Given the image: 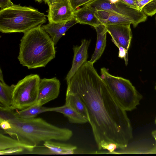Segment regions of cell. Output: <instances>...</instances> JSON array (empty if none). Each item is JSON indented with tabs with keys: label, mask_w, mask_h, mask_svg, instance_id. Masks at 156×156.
I'll return each instance as SVG.
<instances>
[{
	"label": "cell",
	"mask_w": 156,
	"mask_h": 156,
	"mask_svg": "<svg viewBox=\"0 0 156 156\" xmlns=\"http://www.w3.org/2000/svg\"><path fill=\"white\" fill-rule=\"evenodd\" d=\"M46 16L32 7L14 4L0 10V31L5 33H24L45 23Z\"/></svg>",
	"instance_id": "4"
},
{
	"label": "cell",
	"mask_w": 156,
	"mask_h": 156,
	"mask_svg": "<svg viewBox=\"0 0 156 156\" xmlns=\"http://www.w3.org/2000/svg\"><path fill=\"white\" fill-rule=\"evenodd\" d=\"M47 112L60 113L68 119L70 122L77 124H83L88 122V120L70 106L65 105L55 107H48Z\"/></svg>",
	"instance_id": "16"
},
{
	"label": "cell",
	"mask_w": 156,
	"mask_h": 156,
	"mask_svg": "<svg viewBox=\"0 0 156 156\" xmlns=\"http://www.w3.org/2000/svg\"><path fill=\"white\" fill-rule=\"evenodd\" d=\"M95 12L90 6L85 5L74 11L73 16L78 23L89 25L94 28L101 24L95 16Z\"/></svg>",
	"instance_id": "13"
},
{
	"label": "cell",
	"mask_w": 156,
	"mask_h": 156,
	"mask_svg": "<svg viewBox=\"0 0 156 156\" xmlns=\"http://www.w3.org/2000/svg\"><path fill=\"white\" fill-rule=\"evenodd\" d=\"M78 23L77 21L74 17L71 20L65 23H49L47 24L41 25V27L49 35L55 46L61 37L65 34L68 30Z\"/></svg>",
	"instance_id": "12"
},
{
	"label": "cell",
	"mask_w": 156,
	"mask_h": 156,
	"mask_svg": "<svg viewBox=\"0 0 156 156\" xmlns=\"http://www.w3.org/2000/svg\"><path fill=\"white\" fill-rule=\"evenodd\" d=\"M48 107H44L37 104L25 109L9 112L15 117L22 119H30L36 117L38 114L47 112Z\"/></svg>",
	"instance_id": "20"
},
{
	"label": "cell",
	"mask_w": 156,
	"mask_h": 156,
	"mask_svg": "<svg viewBox=\"0 0 156 156\" xmlns=\"http://www.w3.org/2000/svg\"><path fill=\"white\" fill-rule=\"evenodd\" d=\"M112 3H115L119 1V0H109Z\"/></svg>",
	"instance_id": "31"
},
{
	"label": "cell",
	"mask_w": 156,
	"mask_h": 156,
	"mask_svg": "<svg viewBox=\"0 0 156 156\" xmlns=\"http://www.w3.org/2000/svg\"></svg>",
	"instance_id": "35"
},
{
	"label": "cell",
	"mask_w": 156,
	"mask_h": 156,
	"mask_svg": "<svg viewBox=\"0 0 156 156\" xmlns=\"http://www.w3.org/2000/svg\"><path fill=\"white\" fill-rule=\"evenodd\" d=\"M14 5L11 0H0V10L9 7Z\"/></svg>",
	"instance_id": "27"
},
{
	"label": "cell",
	"mask_w": 156,
	"mask_h": 156,
	"mask_svg": "<svg viewBox=\"0 0 156 156\" xmlns=\"http://www.w3.org/2000/svg\"><path fill=\"white\" fill-rule=\"evenodd\" d=\"M105 26L107 32L112 37V41L115 42L128 52L132 38L130 25H108Z\"/></svg>",
	"instance_id": "10"
},
{
	"label": "cell",
	"mask_w": 156,
	"mask_h": 156,
	"mask_svg": "<svg viewBox=\"0 0 156 156\" xmlns=\"http://www.w3.org/2000/svg\"><path fill=\"white\" fill-rule=\"evenodd\" d=\"M155 124H156V119H155Z\"/></svg>",
	"instance_id": "33"
},
{
	"label": "cell",
	"mask_w": 156,
	"mask_h": 156,
	"mask_svg": "<svg viewBox=\"0 0 156 156\" xmlns=\"http://www.w3.org/2000/svg\"><path fill=\"white\" fill-rule=\"evenodd\" d=\"M41 25L24 33L20 40L18 59L29 69L44 67L55 56L54 43Z\"/></svg>",
	"instance_id": "3"
},
{
	"label": "cell",
	"mask_w": 156,
	"mask_h": 156,
	"mask_svg": "<svg viewBox=\"0 0 156 156\" xmlns=\"http://www.w3.org/2000/svg\"><path fill=\"white\" fill-rule=\"evenodd\" d=\"M40 79L38 75L31 74L19 81L13 90L12 105L6 112L22 110L36 103Z\"/></svg>",
	"instance_id": "6"
},
{
	"label": "cell",
	"mask_w": 156,
	"mask_h": 156,
	"mask_svg": "<svg viewBox=\"0 0 156 156\" xmlns=\"http://www.w3.org/2000/svg\"><path fill=\"white\" fill-rule=\"evenodd\" d=\"M119 49L118 57L121 58H123L126 65L128 63V51L123 48L120 46L115 42H113Z\"/></svg>",
	"instance_id": "24"
},
{
	"label": "cell",
	"mask_w": 156,
	"mask_h": 156,
	"mask_svg": "<svg viewBox=\"0 0 156 156\" xmlns=\"http://www.w3.org/2000/svg\"><path fill=\"white\" fill-rule=\"evenodd\" d=\"M35 147L25 144L17 139L0 133V151L11 148H22L32 152Z\"/></svg>",
	"instance_id": "18"
},
{
	"label": "cell",
	"mask_w": 156,
	"mask_h": 156,
	"mask_svg": "<svg viewBox=\"0 0 156 156\" xmlns=\"http://www.w3.org/2000/svg\"><path fill=\"white\" fill-rule=\"evenodd\" d=\"M93 64L87 61L82 66L67 82L66 92L77 94L85 105L99 150L110 143L125 149L133 138L129 119Z\"/></svg>",
	"instance_id": "1"
},
{
	"label": "cell",
	"mask_w": 156,
	"mask_h": 156,
	"mask_svg": "<svg viewBox=\"0 0 156 156\" xmlns=\"http://www.w3.org/2000/svg\"><path fill=\"white\" fill-rule=\"evenodd\" d=\"M8 112L5 117L0 115L1 128L4 133L26 144L36 147L48 140L67 141L73 136L71 130L56 126L41 118L22 119Z\"/></svg>",
	"instance_id": "2"
},
{
	"label": "cell",
	"mask_w": 156,
	"mask_h": 156,
	"mask_svg": "<svg viewBox=\"0 0 156 156\" xmlns=\"http://www.w3.org/2000/svg\"><path fill=\"white\" fill-rule=\"evenodd\" d=\"M35 2H37L39 3H41L43 0H34Z\"/></svg>",
	"instance_id": "32"
},
{
	"label": "cell",
	"mask_w": 156,
	"mask_h": 156,
	"mask_svg": "<svg viewBox=\"0 0 156 156\" xmlns=\"http://www.w3.org/2000/svg\"><path fill=\"white\" fill-rule=\"evenodd\" d=\"M100 76L121 106L126 111L136 109L142 98L129 80L113 76L105 68L101 69Z\"/></svg>",
	"instance_id": "5"
},
{
	"label": "cell",
	"mask_w": 156,
	"mask_h": 156,
	"mask_svg": "<svg viewBox=\"0 0 156 156\" xmlns=\"http://www.w3.org/2000/svg\"><path fill=\"white\" fill-rule=\"evenodd\" d=\"M152 134L155 140L156 143L155 147L151 150L150 153L155 154L156 153V130L153 131L152 133Z\"/></svg>",
	"instance_id": "29"
},
{
	"label": "cell",
	"mask_w": 156,
	"mask_h": 156,
	"mask_svg": "<svg viewBox=\"0 0 156 156\" xmlns=\"http://www.w3.org/2000/svg\"><path fill=\"white\" fill-rule=\"evenodd\" d=\"M15 85L9 86L4 82L0 81V110L7 111L12 104V96Z\"/></svg>",
	"instance_id": "17"
},
{
	"label": "cell",
	"mask_w": 156,
	"mask_h": 156,
	"mask_svg": "<svg viewBox=\"0 0 156 156\" xmlns=\"http://www.w3.org/2000/svg\"><path fill=\"white\" fill-rule=\"evenodd\" d=\"M58 0H43L44 3L46 4H47L48 7Z\"/></svg>",
	"instance_id": "30"
},
{
	"label": "cell",
	"mask_w": 156,
	"mask_h": 156,
	"mask_svg": "<svg viewBox=\"0 0 156 156\" xmlns=\"http://www.w3.org/2000/svg\"><path fill=\"white\" fill-rule=\"evenodd\" d=\"M91 40L86 39L81 41L80 46H74V52L71 67L67 73L65 80L68 82L76 72L87 61L88 57V50Z\"/></svg>",
	"instance_id": "11"
},
{
	"label": "cell",
	"mask_w": 156,
	"mask_h": 156,
	"mask_svg": "<svg viewBox=\"0 0 156 156\" xmlns=\"http://www.w3.org/2000/svg\"><path fill=\"white\" fill-rule=\"evenodd\" d=\"M141 11L147 16H152L156 14V0H151L145 4Z\"/></svg>",
	"instance_id": "22"
},
{
	"label": "cell",
	"mask_w": 156,
	"mask_h": 156,
	"mask_svg": "<svg viewBox=\"0 0 156 156\" xmlns=\"http://www.w3.org/2000/svg\"><path fill=\"white\" fill-rule=\"evenodd\" d=\"M44 146L53 154H71L74 153L77 147L71 144L48 140L44 143Z\"/></svg>",
	"instance_id": "19"
},
{
	"label": "cell",
	"mask_w": 156,
	"mask_h": 156,
	"mask_svg": "<svg viewBox=\"0 0 156 156\" xmlns=\"http://www.w3.org/2000/svg\"><path fill=\"white\" fill-rule=\"evenodd\" d=\"M74 12L78 7L84 5L93 0H69Z\"/></svg>",
	"instance_id": "23"
},
{
	"label": "cell",
	"mask_w": 156,
	"mask_h": 156,
	"mask_svg": "<svg viewBox=\"0 0 156 156\" xmlns=\"http://www.w3.org/2000/svg\"><path fill=\"white\" fill-rule=\"evenodd\" d=\"M97 39L95 50L91 58L88 61L94 64L101 57L103 53L106 45V36L107 31L106 26L101 24L94 27Z\"/></svg>",
	"instance_id": "15"
},
{
	"label": "cell",
	"mask_w": 156,
	"mask_h": 156,
	"mask_svg": "<svg viewBox=\"0 0 156 156\" xmlns=\"http://www.w3.org/2000/svg\"><path fill=\"white\" fill-rule=\"evenodd\" d=\"M118 149L117 146L114 143H110L106 147V149L108 150L110 153H113L115 151L116 149Z\"/></svg>",
	"instance_id": "28"
},
{
	"label": "cell",
	"mask_w": 156,
	"mask_h": 156,
	"mask_svg": "<svg viewBox=\"0 0 156 156\" xmlns=\"http://www.w3.org/2000/svg\"><path fill=\"white\" fill-rule=\"evenodd\" d=\"M65 104L70 106L88 121V115L86 107L77 94L66 92Z\"/></svg>",
	"instance_id": "21"
},
{
	"label": "cell",
	"mask_w": 156,
	"mask_h": 156,
	"mask_svg": "<svg viewBox=\"0 0 156 156\" xmlns=\"http://www.w3.org/2000/svg\"><path fill=\"white\" fill-rule=\"evenodd\" d=\"M95 15L101 24L108 25H131L133 22L129 18L112 12L97 10Z\"/></svg>",
	"instance_id": "14"
},
{
	"label": "cell",
	"mask_w": 156,
	"mask_h": 156,
	"mask_svg": "<svg viewBox=\"0 0 156 156\" xmlns=\"http://www.w3.org/2000/svg\"><path fill=\"white\" fill-rule=\"evenodd\" d=\"M136 0H119V1L127 5L131 8L139 10L136 4Z\"/></svg>",
	"instance_id": "26"
},
{
	"label": "cell",
	"mask_w": 156,
	"mask_h": 156,
	"mask_svg": "<svg viewBox=\"0 0 156 156\" xmlns=\"http://www.w3.org/2000/svg\"><path fill=\"white\" fill-rule=\"evenodd\" d=\"M47 16L49 23H62L71 20L73 11L69 0H58L49 7Z\"/></svg>",
	"instance_id": "8"
},
{
	"label": "cell",
	"mask_w": 156,
	"mask_h": 156,
	"mask_svg": "<svg viewBox=\"0 0 156 156\" xmlns=\"http://www.w3.org/2000/svg\"><path fill=\"white\" fill-rule=\"evenodd\" d=\"M155 21H156V17H155Z\"/></svg>",
	"instance_id": "34"
},
{
	"label": "cell",
	"mask_w": 156,
	"mask_h": 156,
	"mask_svg": "<svg viewBox=\"0 0 156 156\" xmlns=\"http://www.w3.org/2000/svg\"><path fill=\"white\" fill-rule=\"evenodd\" d=\"M60 85L59 80L56 77L40 79L36 103L42 106L56 98L59 93Z\"/></svg>",
	"instance_id": "9"
},
{
	"label": "cell",
	"mask_w": 156,
	"mask_h": 156,
	"mask_svg": "<svg viewBox=\"0 0 156 156\" xmlns=\"http://www.w3.org/2000/svg\"><path fill=\"white\" fill-rule=\"evenodd\" d=\"M25 149L22 148H11L0 151V155L17 154L23 151Z\"/></svg>",
	"instance_id": "25"
},
{
	"label": "cell",
	"mask_w": 156,
	"mask_h": 156,
	"mask_svg": "<svg viewBox=\"0 0 156 156\" xmlns=\"http://www.w3.org/2000/svg\"><path fill=\"white\" fill-rule=\"evenodd\" d=\"M85 5L89 6L95 11H108L126 17L132 21L134 27L145 21L147 18V16L142 11L131 8L119 1L112 3L109 0H93Z\"/></svg>",
	"instance_id": "7"
}]
</instances>
